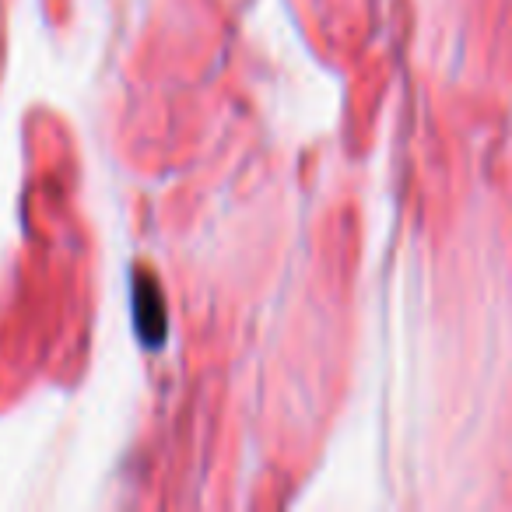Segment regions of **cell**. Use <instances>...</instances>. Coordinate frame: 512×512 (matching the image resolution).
I'll list each match as a JSON object with an SVG mask.
<instances>
[{"instance_id":"6da1fadb","label":"cell","mask_w":512,"mask_h":512,"mask_svg":"<svg viewBox=\"0 0 512 512\" xmlns=\"http://www.w3.org/2000/svg\"><path fill=\"white\" fill-rule=\"evenodd\" d=\"M134 327L141 334L144 348H162L165 334H169L165 299L158 292L155 278H148V274H137L134 278Z\"/></svg>"}]
</instances>
